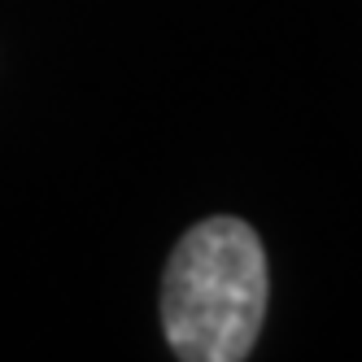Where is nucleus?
<instances>
[{"label": "nucleus", "instance_id": "f257e3e1", "mask_svg": "<svg viewBox=\"0 0 362 362\" xmlns=\"http://www.w3.org/2000/svg\"><path fill=\"white\" fill-rule=\"evenodd\" d=\"M271 301L267 249L245 218L214 214L188 227L162 275V332L184 362L253 354Z\"/></svg>", "mask_w": 362, "mask_h": 362}]
</instances>
